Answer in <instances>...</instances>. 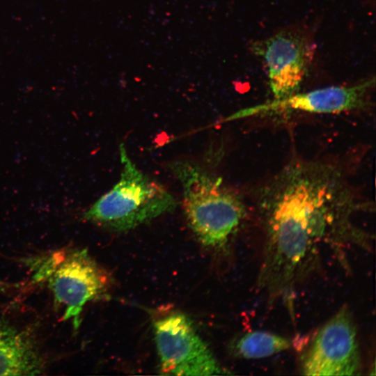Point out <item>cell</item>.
I'll list each match as a JSON object with an SVG mask.
<instances>
[{
	"mask_svg": "<svg viewBox=\"0 0 376 376\" xmlns=\"http://www.w3.org/2000/svg\"><path fill=\"white\" fill-rule=\"evenodd\" d=\"M45 361L33 335L0 318V375H36Z\"/></svg>",
	"mask_w": 376,
	"mask_h": 376,
	"instance_id": "obj_9",
	"label": "cell"
},
{
	"mask_svg": "<svg viewBox=\"0 0 376 376\" xmlns=\"http://www.w3.org/2000/svg\"><path fill=\"white\" fill-rule=\"evenodd\" d=\"M266 67L274 99L287 97L298 91L315 53L309 35L298 27L283 29L251 45Z\"/></svg>",
	"mask_w": 376,
	"mask_h": 376,
	"instance_id": "obj_6",
	"label": "cell"
},
{
	"mask_svg": "<svg viewBox=\"0 0 376 376\" xmlns=\"http://www.w3.org/2000/svg\"><path fill=\"white\" fill-rule=\"evenodd\" d=\"M357 327L346 307L320 329L302 359V373L310 376L359 375L361 357Z\"/></svg>",
	"mask_w": 376,
	"mask_h": 376,
	"instance_id": "obj_7",
	"label": "cell"
},
{
	"mask_svg": "<svg viewBox=\"0 0 376 376\" xmlns=\"http://www.w3.org/2000/svg\"><path fill=\"white\" fill-rule=\"evenodd\" d=\"M256 203L267 243L294 259L354 231L351 217L360 209L343 169L323 160H292L259 188Z\"/></svg>",
	"mask_w": 376,
	"mask_h": 376,
	"instance_id": "obj_1",
	"label": "cell"
},
{
	"mask_svg": "<svg viewBox=\"0 0 376 376\" xmlns=\"http://www.w3.org/2000/svg\"><path fill=\"white\" fill-rule=\"evenodd\" d=\"M375 83V77L352 86H331L305 93H295L287 97L244 109L228 120L281 112L302 111L311 113H333L360 109L368 104V94Z\"/></svg>",
	"mask_w": 376,
	"mask_h": 376,
	"instance_id": "obj_8",
	"label": "cell"
},
{
	"mask_svg": "<svg viewBox=\"0 0 376 376\" xmlns=\"http://www.w3.org/2000/svg\"><path fill=\"white\" fill-rule=\"evenodd\" d=\"M118 181L83 214L86 221L115 232H125L173 211L178 203L158 181L137 168L125 146H119Z\"/></svg>",
	"mask_w": 376,
	"mask_h": 376,
	"instance_id": "obj_3",
	"label": "cell"
},
{
	"mask_svg": "<svg viewBox=\"0 0 376 376\" xmlns=\"http://www.w3.org/2000/svg\"><path fill=\"white\" fill-rule=\"evenodd\" d=\"M154 336L162 374H223L224 370L186 315L176 312L157 320L154 323Z\"/></svg>",
	"mask_w": 376,
	"mask_h": 376,
	"instance_id": "obj_5",
	"label": "cell"
},
{
	"mask_svg": "<svg viewBox=\"0 0 376 376\" xmlns=\"http://www.w3.org/2000/svg\"><path fill=\"white\" fill-rule=\"evenodd\" d=\"M168 166L181 184L183 211L191 230L205 246H224L246 215L240 194L194 161L175 160Z\"/></svg>",
	"mask_w": 376,
	"mask_h": 376,
	"instance_id": "obj_2",
	"label": "cell"
},
{
	"mask_svg": "<svg viewBox=\"0 0 376 376\" xmlns=\"http://www.w3.org/2000/svg\"><path fill=\"white\" fill-rule=\"evenodd\" d=\"M39 265L36 279L47 281L54 303L64 310L63 320L77 329L84 306L105 290L108 276L86 249L56 253Z\"/></svg>",
	"mask_w": 376,
	"mask_h": 376,
	"instance_id": "obj_4",
	"label": "cell"
},
{
	"mask_svg": "<svg viewBox=\"0 0 376 376\" xmlns=\"http://www.w3.org/2000/svg\"><path fill=\"white\" fill-rule=\"evenodd\" d=\"M288 339L267 331H256L246 333L237 338L232 345L233 354L242 359L265 358L289 349Z\"/></svg>",
	"mask_w": 376,
	"mask_h": 376,
	"instance_id": "obj_10",
	"label": "cell"
}]
</instances>
